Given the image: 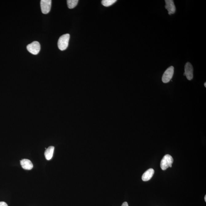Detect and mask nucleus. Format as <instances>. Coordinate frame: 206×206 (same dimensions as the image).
Listing matches in <instances>:
<instances>
[{"label":"nucleus","mask_w":206,"mask_h":206,"mask_svg":"<svg viewBox=\"0 0 206 206\" xmlns=\"http://www.w3.org/2000/svg\"><path fill=\"white\" fill-rule=\"evenodd\" d=\"M54 150V147L52 146L49 147L46 149L45 153H44V155H45L46 159L47 160L52 159L53 156Z\"/></svg>","instance_id":"nucleus-10"},{"label":"nucleus","mask_w":206,"mask_h":206,"mask_svg":"<svg viewBox=\"0 0 206 206\" xmlns=\"http://www.w3.org/2000/svg\"><path fill=\"white\" fill-rule=\"evenodd\" d=\"M204 85H205V87H206V82L204 83Z\"/></svg>","instance_id":"nucleus-16"},{"label":"nucleus","mask_w":206,"mask_h":206,"mask_svg":"<svg viewBox=\"0 0 206 206\" xmlns=\"http://www.w3.org/2000/svg\"><path fill=\"white\" fill-rule=\"evenodd\" d=\"M22 168L26 170H31L33 168V164L29 160L24 159L20 161Z\"/></svg>","instance_id":"nucleus-9"},{"label":"nucleus","mask_w":206,"mask_h":206,"mask_svg":"<svg viewBox=\"0 0 206 206\" xmlns=\"http://www.w3.org/2000/svg\"><path fill=\"white\" fill-rule=\"evenodd\" d=\"M27 50L33 55H37L41 50L40 43L38 41H34L27 46Z\"/></svg>","instance_id":"nucleus-3"},{"label":"nucleus","mask_w":206,"mask_h":206,"mask_svg":"<svg viewBox=\"0 0 206 206\" xmlns=\"http://www.w3.org/2000/svg\"><path fill=\"white\" fill-rule=\"evenodd\" d=\"M117 2L116 0H103L102 4L105 7H109L111 6Z\"/></svg>","instance_id":"nucleus-12"},{"label":"nucleus","mask_w":206,"mask_h":206,"mask_svg":"<svg viewBox=\"0 0 206 206\" xmlns=\"http://www.w3.org/2000/svg\"><path fill=\"white\" fill-rule=\"evenodd\" d=\"M205 202H206V196H205Z\"/></svg>","instance_id":"nucleus-15"},{"label":"nucleus","mask_w":206,"mask_h":206,"mask_svg":"<svg viewBox=\"0 0 206 206\" xmlns=\"http://www.w3.org/2000/svg\"><path fill=\"white\" fill-rule=\"evenodd\" d=\"M173 162V158L171 155L168 154L164 155L161 161V169L163 170H165L169 167L172 168Z\"/></svg>","instance_id":"nucleus-2"},{"label":"nucleus","mask_w":206,"mask_h":206,"mask_svg":"<svg viewBox=\"0 0 206 206\" xmlns=\"http://www.w3.org/2000/svg\"><path fill=\"white\" fill-rule=\"evenodd\" d=\"M70 35L69 34H63L58 39V46L59 50H64L67 49L69 46Z\"/></svg>","instance_id":"nucleus-1"},{"label":"nucleus","mask_w":206,"mask_h":206,"mask_svg":"<svg viewBox=\"0 0 206 206\" xmlns=\"http://www.w3.org/2000/svg\"><path fill=\"white\" fill-rule=\"evenodd\" d=\"M78 0H68L67 3L68 7L72 9L75 7L78 3Z\"/></svg>","instance_id":"nucleus-11"},{"label":"nucleus","mask_w":206,"mask_h":206,"mask_svg":"<svg viewBox=\"0 0 206 206\" xmlns=\"http://www.w3.org/2000/svg\"><path fill=\"white\" fill-rule=\"evenodd\" d=\"M174 72V68L173 66H171L165 71L162 77L163 82L166 83L170 81L173 77Z\"/></svg>","instance_id":"nucleus-4"},{"label":"nucleus","mask_w":206,"mask_h":206,"mask_svg":"<svg viewBox=\"0 0 206 206\" xmlns=\"http://www.w3.org/2000/svg\"><path fill=\"white\" fill-rule=\"evenodd\" d=\"M166 3L165 8L168 12L169 15L175 13L176 12V7L174 1L172 0H166L165 1Z\"/></svg>","instance_id":"nucleus-7"},{"label":"nucleus","mask_w":206,"mask_h":206,"mask_svg":"<svg viewBox=\"0 0 206 206\" xmlns=\"http://www.w3.org/2000/svg\"><path fill=\"white\" fill-rule=\"evenodd\" d=\"M184 76L186 77L188 80H192L193 77V67L192 65L189 62H187L185 66Z\"/></svg>","instance_id":"nucleus-6"},{"label":"nucleus","mask_w":206,"mask_h":206,"mask_svg":"<svg viewBox=\"0 0 206 206\" xmlns=\"http://www.w3.org/2000/svg\"><path fill=\"white\" fill-rule=\"evenodd\" d=\"M51 0H41V7L43 14H47L50 12L51 7Z\"/></svg>","instance_id":"nucleus-5"},{"label":"nucleus","mask_w":206,"mask_h":206,"mask_svg":"<svg viewBox=\"0 0 206 206\" xmlns=\"http://www.w3.org/2000/svg\"><path fill=\"white\" fill-rule=\"evenodd\" d=\"M154 173V170L153 168L148 169L144 172L142 176V180L144 181H147L150 180L153 177Z\"/></svg>","instance_id":"nucleus-8"},{"label":"nucleus","mask_w":206,"mask_h":206,"mask_svg":"<svg viewBox=\"0 0 206 206\" xmlns=\"http://www.w3.org/2000/svg\"><path fill=\"white\" fill-rule=\"evenodd\" d=\"M121 206H128V204L127 202H124L122 204V205Z\"/></svg>","instance_id":"nucleus-14"},{"label":"nucleus","mask_w":206,"mask_h":206,"mask_svg":"<svg viewBox=\"0 0 206 206\" xmlns=\"http://www.w3.org/2000/svg\"><path fill=\"white\" fill-rule=\"evenodd\" d=\"M0 206H8L6 202H0Z\"/></svg>","instance_id":"nucleus-13"}]
</instances>
